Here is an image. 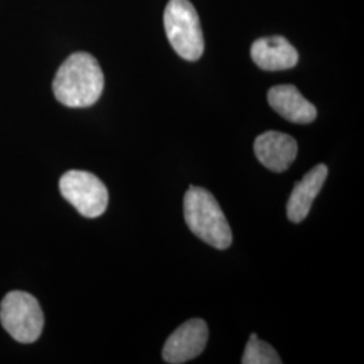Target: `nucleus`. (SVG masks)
<instances>
[{
  "mask_svg": "<svg viewBox=\"0 0 364 364\" xmlns=\"http://www.w3.org/2000/svg\"><path fill=\"white\" fill-rule=\"evenodd\" d=\"M103 90V70L90 53H75L68 57L53 80L55 99L70 108L91 107L100 99Z\"/></svg>",
  "mask_w": 364,
  "mask_h": 364,
  "instance_id": "nucleus-1",
  "label": "nucleus"
},
{
  "mask_svg": "<svg viewBox=\"0 0 364 364\" xmlns=\"http://www.w3.org/2000/svg\"><path fill=\"white\" fill-rule=\"evenodd\" d=\"M185 223L193 234L209 246L225 250L232 245L227 218L213 195L200 186H191L183 197Z\"/></svg>",
  "mask_w": 364,
  "mask_h": 364,
  "instance_id": "nucleus-2",
  "label": "nucleus"
},
{
  "mask_svg": "<svg viewBox=\"0 0 364 364\" xmlns=\"http://www.w3.org/2000/svg\"><path fill=\"white\" fill-rule=\"evenodd\" d=\"M164 26L171 48L186 61H197L204 53V34L195 6L189 0H170Z\"/></svg>",
  "mask_w": 364,
  "mask_h": 364,
  "instance_id": "nucleus-3",
  "label": "nucleus"
},
{
  "mask_svg": "<svg viewBox=\"0 0 364 364\" xmlns=\"http://www.w3.org/2000/svg\"><path fill=\"white\" fill-rule=\"evenodd\" d=\"M0 321L19 343H34L43 331V312L36 297L25 291H11L0 304Z\"/></svg>",
  "mask_w": 364,
  "mask_h": 364,
  "instance_id": "nucleus-4",
  "label": "nucleus"
},
{
  "mask_svg": "<svg viewBox=\"0 0 364 364\" xmlns=\"http://www.w3.org/2000/svg\"><path fill=\"white\" fill-rule=\"evenodd\" d=\"M61 195L84 218L102 216L108 205V191L95 174L84 170H69L60 180Z\"/></svg>",
  "mask_w": 364,
  "mask_h": 364,
  "instance_id": "nucleus-5",
  "label": "nucleus"
},
{
  "mask_svg": "<svg viewBox=\"0 0 364 364\" xmlns=\"http://www.w3.org/2000/svg\"><path fill=\"white\" fill-rule=\"evenodd\" d=\"M208 336L207 323L201 318H192L170 335L164 346L162 358L166 363H186L204 351Z\"/></svg>",
  "mask_w": 364,
  "mask_h": 364,
  "instance_id": "nucleus-6",
  "label": "nucleus"
},
{
  "mask_svg": "<svg viewBox=\"0 0 364 364\" xmlns=\"http://www.w3.org/2000/svg\"><path fill=\"white\" fill-rule=\"evenodd\" d=\"M254 151L264 168L274 173H284L297 158L299 144L285 132L267 131L255 139Z\"/></svg>",
  "mask_w": 364,
  "mask_h": 364,
  "instance_id": "nucleus-7",
  "label": "nucleus"
},
{
  "mask_svg": "<svg viewBox=\"0 0 364 364\" xmlns=\"http://www.w3.org/2000/svg\"><path fill=\"white\" fill-rule=\"evenodd\" d=\"M328 177V168L324 164L316 165L302 180L294 183L293 192L287 204V219L291 223L305 220L311 212L313 201L320 193Z\"/></svg>",
  "mask_w": 364,
  "mask_h": 364,
  "instance_id": "nucleus-8",
  "label": "nucleus"
},
{
  "mask_svg": "<svg viewBox=\"0 0 364 364\" xmlns=\"http://www.w3.org/2000/svg\"><path fill=\"white\" fill-rule=\"evenodd\" d=\"M252 61L263 70H287L297 65L299 52L284 37L257 39L251 46Z\"/></svg>",
  "mask_w": 364,
  "mask_h": 364,
  "instance_id": "nucleus-9",
  "label": "nucleus"
},
{
  "mask_svg": "<svg viewBox=\"0 0 364 364\" xmlns=\"http://www.w3.org/2000/svg\"><path fill=\"white\" fill-rule=\"evenodd\" d=\"M267 100L277 114L291 123L308 124L317 117L316 107L294 85H277L270 88Z\"/></svg>",
  "mask_w": 364,
  "mask_h": 364,
  "instance_id": "nucleus-10",
  "label": "nucleus"
},
{
  "mask_svg": "<svg viewBox=\"0 0 364 364\" xmlns=\"http://www.w3.org/2000/svg\"><path fill=\"white\" fill-rule=\"evenodd\" d=\"M243 364H281L282 360L273 347L252 333L242 358Z\"/></svg>",
  "mask_w": 364,
  "mask_h": 364,
  "instance_id": "nucleus-11",
  "label": "nucleus"
}]
</instances>
